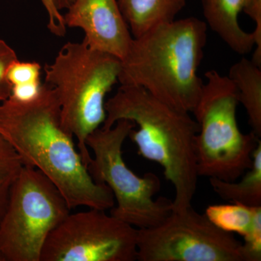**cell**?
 <instances>
[{
  "label": "cell",
  "instance_id": "obj_1",
  "mask_svg": "<svg viewBox=\"0 0 261 261\" xmlns=\"http://www.w3.org/2000/svg\"><path fill=\"white\" fill-rule=\"evenodd\" d=\"M0 135L20 156L23 166L37 168L61 192L70 208L107 211L115 205L109 187L94 181L65 129L54 87L44 82L29 102L8 98L0 103Z\"/></svg>",
  "mask_w": 261,
  "mask_h": 261
},
{
  "label": "cell",
  "instance_id": "obj_23",
  "mask_svg": "<svg viewBox=\"0 0 261 261\" xmlns=\"http://www.w3.org/2000/svg\"><path fill=\"white\" fill-rule=\"evenodd\" d=\"M0 261H6L5 260V257L3 256V255L1 252H0Z\"/></svg>",
  "mask_w": 261,
  "mask_h": 261
},
{
  "label": "cell",
  "instance_id": "obj_20",
  "mask_svg": "<svg viewBox=\"0 0 261 261\" xmlns=\"http://www.w3.org/2000/svg\"><path fill=\"white\" fill-rule=\"evenodd\" d=\"M243 11L255 22V49L252 61L261 65V0H243Z\"/></svg>",
  "mask_w": 261,
  "mask_h": 261
},
{
  "label": "cell",
  "instance_id": "obj_18",
  "mask_svg": "<svg viewBox=\"0 0 261 261\" xmlns=\"http://www.w3.org/2000/svg\"><path fill=\"white\" fill-rule=\"evenodd\" d=\"M243 250L247 261L261 260V206L257 208L249 232L244 237Z\"/></svg>",
  "mask_w": 261,
  "mask_h": 261
},
{
  "label": "cell",
  "instance_id": "obj_5",
  "mask_svg": "<svg viewBox=\"0 0 261 261\" xmlns=\"http://www.w3.org/2000/svg\"><path fill=\"white\" fill-rule=\"evenodd\" d=\"M200 99L193 114L199 126L195 153L199 176L236 181L251 167L260 142L253 132L242 133L237 120L238 95L228 76L206 72Z\"/></svg>",
  "mask_w": 261,
  "mask_h": 261
},
{
  "label": "cell",
  "instance_id": "obj_17",
  "mask_svg": "<svg viewBox=\"0 0 261 261\" xmlns=\"http://www.w3.org/2000/svg\"><path fill=\"white\" fill-rule=\"evenodd\" d=\"M41 65L36 62L16 61L10 66L8 79L11 88L13 87L41 84Z\"/></svg>",
  "mask_w": 261,
  "mask_h": 261
},
{
  "label": "cell",
  "instance_id": "obj_9",
  "mask_svg": "<svg viewBox=\"0 0 261 261\" xmlns=\"http://www.w3.org/2000/svg\"><path fill=\"white\" fill-rule=\"evenodd\" d=\"M106 211L70 212L48 237L40 261L137 260L138 229Z\"/></svg>",
  "mask_w": 261,
  "mask_h": 261
},
{
  "label": "cell",
  "instance_id": "obj_6",
  "mask_svg": "<svg viewBox=\"0 0 261 261\" xmlns=\"http://www.w3.org/2000/svg\"><path fill=\"white\" fill-rule=\"evenodd\" d=\"M135 127L134 122L120 120L108 129L99 127L86 143L94 154L87 167L91 176L107 185L116 202L111 215L140 229L154 227L167 219L173 212V200L163 197L154 200L161 190L159 176L149 172L140 177L125 163L122 147Z\"/></svg>",
  "mask_w": 261,
  "mask_h": 261
},
{
  "label": "cell",
  "instance_id": "obj_10",
  "mask_svg": "<svg viewBox=\"0 0 261 261\" xmlns=\"http://www.w3.org/2000/svg\"><path fill=\"white\" fill-rule=\"evenodd\" d=\"M67 10L65 25L82 29L89 47L121 61L126 57L133 37L117 0H75Z\"/></svg>",
  "mask_w": 261,
  "mask_h": 261
},
{
  "label": "cell",
  "instance_id": "obj_2",
  "mask_svg": "<svg viewBox=\"0 0 261 261\" xmlns=\"http://www.w3.org/2000/svg\"><path fill=\"white\" fill-rule=\"evenodd\" d=\"M106 118L101 128H112L120 120L138 126L128 137L144 159L159 163L175 191L173 212L191 207L198 180L195 138L197 121L190 113L163 102L137 86L121 85L105 104Z\"/></svg>",
  "mask_w": 261,
  "mask_h": 261
},
{
  "label": "cell",
  "instance_id": "obj_3",
  "mask_svg": "<svg viewBox=\"0 0 261 261\" xmlns=\"http://www.w3.org/2000/svg\"><path fill=\"white\" fill-rule=\"evenodd\" d=\"M207 29L205 21L190 17L133 37L121 61L118 82L142 87L176 109L193 113L204 86L197 70L207 44Z\"/></svg>",
  "mask_w": 261,
  "mask_h": 261
},
{
  "label": "cell",
  "instance_id": "obj_7",
  "mask_svg": "<svg viewBox=\"0 0 261 261\" xmlns=\"http://www.w3.org/2000/svg\"><path fill=\"white\" fill-rule=\"evenodd\" d=\"M68 202L40 171L23 166L13 183L0 224L6 261H40L48 237L70 214Z\"/></svg>",
  "mask_w": 261,
  "mask_h": 261
},
{
  "label": "cell",
  "instance_id": "obj_13",
  "mask_svg": "<svg viewBox=\"0 0 261 261\" xmlns=\"http://www.w3.org/2000/svg\"><path fill=\"white\" fill-rule=\"evenodd\" d=\"M228 78L238 91V101L248 115L252 132L261 137L260 67L243 58L230 68Z\"/></svg>",
  "mask_w": 261,
  "mask_h": 261
},
{
  "label": "cell",
  "instance_id": "obj_22",
  "mask_svg": "<svg viewBox=\"0 0 261 261\" xmlns=\"http://www.w3.org/2000/svg\"><path fill=\"white\" fill-rule=\"evenodd\" d=\"M57 9L61 11L62 10L68 9L75 0H53Z\"/></svg>",
  "mask_w": 261,
  "mask_h": 261
},
{
  "label": "cell",
  "instance_id": "obj_11",
  "mask_svg": "<svg viewBox=\"0 0 261 261\" xmlns=\"http://www.w3.org/2000/svg\"><path fill=\"white\" fill-rule=\"evenodd\" d=\"M206 25L239 55L250 53L255 45L253 32L244 31L238 22L243 0H201Z\"/></svg>",
  "mask_w": 261,
  "mask_h": 261
},
{
  "label": "cell",
  "instance_id": "obj_12",
  "mask_svg": "<svg viewBox=\"0 0 261 261\" xmlns=\"http://www.w3.org/2000/svg\"><path fill=\"white\" fill-rule=\"evenodd\" d=\"M134 38L176 19L187 0H117Z\"/></svg>",
  "mask_w": 261,
  "mask_h": 261
},
{
  "label": "cell",
  "instance_id": "obj_15",
  "mask_svg": "<svg viewBox=\"0 0 261 261\" xmlns=\"http://www.w3.org/2000/svg\"><path fill=\"white\" fill-rule=\"evenodd\" d=\"M257 207L240 203L212 205L206 208L205 214L220 229L244 238L251 228Z\"/></svg>",
  "mask_w": 261,
  "mask_h": 261
},
{
  "label": "cell",
  "instance_id": "obj_4",
  "mask_svg": "<svg viewBox=\"0 0 261 261\" xmlns=\"http://www.w3.org/2000/svg\"><path fill=\"white\" fill-rule=\"evenodd\" d=\"M120 69L121 60L94 50L84 40L65 44L44 68V82L54 87L59 99L62 124L76 139L87 167L92 158L87 137L106 120L105 97L118 82Z\"/></svg>",
  "mask_w": 261,
  "mask_h": 261
},
{
  "label": "cell",
  "instance_id": "obj_19",
  "mask_svg": "<svg viewBox=\"0 0 261 261\" xmlns=\"http://www.w3.org/2000/svg\"><path fill=\"white\" fill-rule=\"evenodd\" d=\"M16 53L3 39H0V102L10 97L11 85L8 79L10 66L18 61Z\"/></svg>",
  "mask_w": 261,
  "mask_h": 261
},
{
  "label": "cell",
  "instance_id": "obj_14",
  "mask_svg": "<svg viewBox=\"0 0 261 261\" xmlns=\"http://www.w3.org/2000/svg\"><path fill=\"white\" fill-rule=\"evenodd\" d=\"M251 167L240 182L209 178L213 190L223 200L250 207L261 206V141L253 152Z\"/></svg>",
  "mask_w": 261,
  "mask_h": 261
},
{
  "label": "cell",
  "instance_id": "obj_16",
  "mask_svg": "<svg viewBox=\"0 0 261 261\" xmlns=\"http://www.w3.org/2000/svg\"><path fill=\"white\" fill-rule=\"evenodd\" d=\"M23 166L20 156L0 135V224L8 206L12 187Z\"/></svg>",
  "mask_w": 261,
  "mask_h": 261
},
{
  "label": "cell",
  "instance_id": "obj_21",
  "mask_svg": "<svg viewBox=\"0 0 261 261\" xmlns=\"http://www.w3.org/2000/svg\"><path fill=\"white\" fill-rule=\"evenodd\" d=\"M47 10L48 14L47 28L54 35L58 37H64L66 34L67 27L65 25L63 15L57 9L53 0H41Z\"/></svg>",
  "mask_w": 261,
  "mask_h": 261
},
{
  "label": "cell",
  "instance_id": "obj_8",
  "mask_svg": "<svg viewBox=\"0 0 261 261\" xmlns=\"http://www.w3.org/2000/svg\"><path fill=\"white\" fill-rule=\"evenodd\" d=\"M137 243L139 261H247L243 243L192 206L138 229Z\"/></svg>",
  "mask_w": 261,
  "mask_h": 261
}]
</instances>
